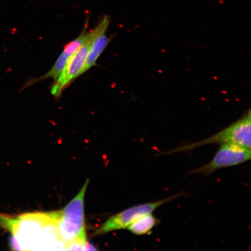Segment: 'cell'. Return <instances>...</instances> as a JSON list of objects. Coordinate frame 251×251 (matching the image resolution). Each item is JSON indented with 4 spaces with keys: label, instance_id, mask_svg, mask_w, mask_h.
<instances>
[{
    "label": "cell",
    "instance_id": "30bf717a",
    "mask_svg": "<svg viewBox=\"0 0 251 251\" xmlns=\"http://www.w3.org/2000/svg\"><path fill=\"white\" fill-rule=\"evenodd\" d=\"M88 26V20L84 25V29L81 31L80 35L76 39L71 41L64 46V51L67 54L72 55L76 52L78 49L82 46L89 36V32H87V29Z\"/></svg>",
    "mask_w": 251,
    "mask_h": 251
},
{
    "label": "cell",
    "instance_id": "5b68a950",
    "mask_svg": "<svg viewBox=\"0 0 251 251\" xmlns=\"http://www.w3.org/2000/svg\"><path fill=\"white\" fill-rule=\"evenodd\" d=\"M251 157L250 149L237 144H224L220 147L211 161L190 172L187 176L199 174L207 176L219 169L244 164L249 161Z\"/></svg>",
    "mask_w": 251,
    "mask_h": 251
},
{
    "label": "cell",
    "instance_id": "52a82bcc",
    "mask_svg": "<svg viewBox=\"0 0 251 251\" xmlns=\"http://www.w3.org/2000/svg\"><path fill=\"white\" fill-rule=\"evenodd\" d=\"M111 40V37L106 36L105 32L100 34L93 40L87 56L84 74L97 65V60Z\"/></svg>",
    "mask_w": 251,
    "mask_h": 251
},
{
    "label": "cell",
    "instance_id": "7a4b0ae2",
    "mask_svg": "<svg viewBox=\"0 0 251 251\" xmlns=\"http://www.w3.org/2000/svg\"><path fill=\"white\" fill-rule=\"evenodd\" d=\"M89 181L87 180L79 192L61 211L58 228L65 250H90L84 223V197Z\"/></svg>",
    "mask_w": 251,
    "mask_h": 251
},
{
    "label": "cell",
    "instance_id": "6da1fadb",
    "mask_svg": "<svg viewBox=\"0 0 251 251\" xmlns=\"http://www.w3.org/2000/svg\"><path fill=\"white\" fill-rule=\"evenodd\" d=\"M61 214V211L18 216L0 213V227L11 233L14 250H65L58 228Z\"/></svg>",
    "mask_w": 251,
    "mask_h": 251
},
{
    "label": "cell",
    "instance_id": "8992f818",
    "mask_svg": "<svg viewBox=\"0 0 251 251\" xmlns=\"http://www.w3.org/2000/svg\"><path fill=\"white\" fill-rule=\"evenodd\" d=\"M182 196H183L182 193L178 194L177 195L167 198L166 199L131 207L130 208L113 216L100 227L96 233V234H102L109 233L112 231L127 228L141 216L153 213L164 204L171 202Z\"/></svg>",
    "mask_w": 251,
    "mask_h": 251
},
{
    "label": "cell",
    "instance_id": "ba28073f",
    "mask_svg": "<svg viewBox=\"0 0 251 251\" xmlns=\"http://www.w3.org/2000/svg\"><path fill=\"white\" fill-rule=\"evenodd\" d=\"M160 224L159 219L151 213L141 216L127 228L137 235H144L151 233L153 228Z\"/></svg>",
    "mask_w": 251,
    "mask_h": 251
},
{
    "label": "cell",
    "instance_id": "277c9868",
    "mask_svg": "<svg viewBox=\"0 0 251 251\" xmlns=\"http://www.w3.org/2000/svg\"><path fill=\"white\" fill-rule=\"evenodd\" d=\"M251 110L249 109L243 117L208 139L182 146L177 149L162 153V155L190 151L197 147L211 144H219L222 146L224 144H233L251 149Z\"/></svg>",
    "mask_w": 251,
    "mask_h": 251
},
{
    "label": "cell",
    "instance_id": "3957f363",
    "mask_svg": "<svg viewBox=\"0 0 251 251\" xmlns=\"http://www.w3.org/2000/svg\"><path fill=\"white\" fill-rule=\"evenodd\" d=\"M110 21L111 19L108 16H104L99 24L89 31L86 42L69 59L64 70L51 86V93L55 99H59L64 91L75 79L84 74L87 56L93 40L100 34L106 32Z\"/></svg>",
    "mask_w": 251,
    "mask_h": 251
},
{
    "label": "cell",
    "instance_id": "9c48e42d",
    "mask_svg": "<svg viewBox=\"0 0 251 251\" xmlns=\"http://www.w3.org/2000/svg\"><path fill=\"white\" fill-rule=\"evenodd\" d=\"M71 56L63 51L58 59H56L54 65L52 66L51 70L42 76L28 80L27 83L25 84L24 89H26V88L33 85L34 84L40 82V81L49 79V78H53L54 81L57 79L59 75H61L62 72L64 70L66 65L67 64L69 59L70 58Z\"/></svg>",
    "mask_w": 251,
    "mask_h": 251
}]
</instances>
